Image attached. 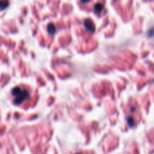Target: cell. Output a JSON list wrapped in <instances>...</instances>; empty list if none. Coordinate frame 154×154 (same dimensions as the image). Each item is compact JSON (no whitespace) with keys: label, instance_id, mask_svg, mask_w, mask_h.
<instances>
[{"label":"cell","instance_id":"6da1fadb","mask_svg":"<svg viewBox=\"0 0 154 154\" xmlns=\"http://www.w3.org/2000/svg\"><path fill=\"white\" fill-rule=\"evenodd\" d=\"M14 97V102L15 105H20L23 101L29 98V93L26 89H21L20 87H14L11 92Z\"/></svg>","mask_w":154,"mask_h":154},{"label":"cell","instance_id":"7a4b0ae2","mask_svg":"<svg viewBox=\"0 0 154 154\" xmlns=\"http://www.w3.org/2000/svg\"><path fill=\"white\" fill-rule=\"evenodd\" d=\"M84 27H85V28L87 30H89V31H90L92 32H93L95 31V26H94L93 21L91 20H89V19L85 20V21H84Z\"/></svg>","mask_w":154,"mask_h":154},{"label":"cell","instance_id":"3957f363","mask_svg":"<svg viewBox=\"0 0 154 154\" xmlns=\"http://www.w3.org/2000/svg\"><path fill=\"white\" fill-rule=\"evenodd\" d=\"M103 10V5L100 3H97L94 6V11L97 14H99L101 12V11Z\"/></svg>","mask_w":154,"mask_h":154},{"label":"cell","instance_id":"277c9868","mask_svg":"<svg viewBox=\"0 0 154 154\" xmlns=\"http://www.w3.org/2000/svg\"><path fill=\"white\" fill-rule=\"evenodd\" d=\"M47 31L50 35H54L56 32V27L53 23H50L47 26Z\"/></svg>","mask_w":154,"mask_h":154},{"label":"cell","instance_id":"5b68a950","mask_svg":"<svg viewBox=\"0 0 154 154\" xmlns=\"http://www.w3.org/2000/svg\"><path fill=\"white\" fill-rule=\"evenodd\" d=\"M8 6V0H0V8L5 9Z\"/></svg>","mask_w":154,"mask_h":154},{"label":"cell","instance_id":"8992f818","mask_svg":"<svg viewBox=\"0 0 154 154\" xmlns=\"http://www.w3.org/2000/svg\"><path fill=\"white\" fill-rule=\"evenodd\" d=\"M127 121H128V124H129V126H131V127H133V126H134L135 123H134V120H133L132 117H129L128 120H127Z\"/></svg>","mask_w":154,"mask_h":154},{"label":"cell","instance_id":"52a82bcc","mask_svg":"<svg viewBox=\"0 0 154 154\" xmlns=\"http://www.w3.org/2000/svg\"><path fill=\"white\" fill-rule=\"evenodd\" d=\"M81 2H83V3H86V2H89L90 0H81Z\"/></svg>","mask_w":154,"mask_h":154},{"label":"cell","instance_id":"ba28073f","mask_svg":"<svg viewBox=\"0 0 154 154\" xmlns=\"http://www.w3.org/2000/svg\"><path fill=\"white\" fill-rule=\"evenodd\" d=\"M78 154H81V153H78Z\"/></svg>","mask_w":154,"mask_h":154}]
</instances>
